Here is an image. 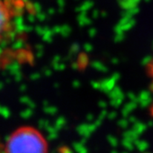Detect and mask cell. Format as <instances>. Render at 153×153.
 I'll return each mask as SVG.
<instances>
[{
    "instance_id": "6da1fadb",
    "label": "cell",
    "mask_w": 153,
    "mask_h": 153,
    "mask_svg": "<svg viewBox=\"0 0 153 153\" xmlns=\"http://www.w3.org/2000/svg\"><path fill=\"white\" fill-rule=\"evenodd\" d=\"M2 151L4 153H48V143L37 128L23 126L9 136Z\"/></svg>"
},
{
    "instance_id": "7a4b0ae2",
    "label": "cell",
    "mask_w": 153,
    "mask_h": 153,
    "mask_svg": "<svg viewBox=\"0 0 153 153\" xmlns=\"http://www.w3.org/2000/svg\"><path fill=\"white\" fill-rule=\"evenodd\" d=\"M148 73H149V76L152 78L153 82V58L151 60V61L149 62L148 64V69H147Z\"/></svg>"
},
{
    "instance_id": "3957f363",
    "label": "cell",
    "mask_w": 153,
    "mask_h": 153,
    "mask_svg": "<svg viewBox=\"0 0 153 153\" xmlns=\"http://www.w3.org/2000/svg\"><path fill=\"white\" fill-rule=\"evenodd\" d=\"M1 153H4V152H3V151H2V152H1Z\"/></svg>"
}]
</instances>
